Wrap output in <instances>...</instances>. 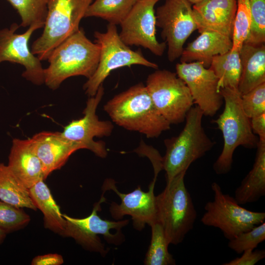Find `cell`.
<instances>
[{"label":"cell","mask_w":265,"mask_h":265,"mask_svg":"<svg viewBox=\"0 0 265 265\" xmlns=\"http://www.w3.org/2000/svg\"><path fill=\"white\" fill-rule=\"evenodd\" d=\"M184 49L181 62H202L209 68L213 57L230 51L232 47V38L218 32L205 30Z\"/></svg>","instance_id":"obj_20"},{"label":"cell","mask_w":265,"mask_h":265,"mask_svg":"<svg viewBox=\"0 0 265 265\" xmlns=\"http://www.w3.org/2000/svg\"><path fill=\"white\" fill-rule=\"evenodd\" d=\"M158 1H159V0H158Z\"/></svg>","instance_id":"obj_40"},{"label":"cell","mask_w":265,"mask_h":265,"mask_svg":"<svg viewBox=\"0 0 265 265\" xmlns=\"http://www.w3.org/2000/svg\"><path fill=\"white\" fill-rule=\"evenodd\" d=\"M135 152L149 159L154 168V174L158 175L159 172L162 170V157L160 156L158 151L142 141L139 147L135 150Z\"/></svg>","instance_id":"obj_35"},{"label":"cell","mask_w":265,"mask_h":265,"mask_svg":"<svg viewBox=\"0 0 265 265\" xmlns=\"http://www.w3.org/2000/svg\"><path fill=\"white\" fill-rule=\"evenodd\" d=\"M30 139L41 163L44 180L52 172L60 169L75 152L83 149L80 144L67 139L59 132H41Z\"/></svg>","instance_id":"obj_17"},{"label":"cell","mask_w":265,"mask_h":265,"mask_svg":"<svg viewBox=\"0 0 265 265\" xmlns=\"http://www.w3.org/2000/svg\"><path fill=\"white\" fill-rule=\"evenodd\" d=\"M253 132L257 135L259 140L265 141V113L250 118Z\"/></svg>","instance_id":"obj_37"},{"label":"cell","mask_w":265,"mask_h":265,"mask_svg":"<svg viewBox=\"0 0 265 265\" xmlns=\"http://www.w3.org/2000/svg\"><path fill=\"white\" fill-rule=\"evenodd\" d=\"M145 86L155 107L171 125L185 120L194 103L188 88L176 73L157 69L148 76Z\"/></svg>","instance_id":"obj_9"},{"label":"cell","mask_w":265,"mask_h":265,"mask_svg":"<svg viewBox=\"0 0 265 265\" xmlns=\"http://www.w3.org/2000/svg\"><path fill=\"white\" fill-rule=\"evenodd\" d=\"M6 233L0 229V243H1L6 237Z\"/></svg>","instance_id":"obj_38"},{"label":"cell","mask_w":265,"mask_h":265,"mask_svg":"<svg viewBox=\"0 0 265 265\" xmlns=\"http://www.w3.org/2000/svg\"><path fill=\"white\" fill-rule=\"evenodd\" d=\"M19 25L14 23L9 28L0 30V63L4 61L23 65L22 76L34 84L44 83V69L41 60L30 50L28 42L32 33L40 28L36 25L30 26L23 33L16 32Z\"/></svg>","instance_id":"obj_15"},{"label":"cell","mask_w":265,"mask_h":265,"mask_svg":"<svg viewBox=\"0 0 265 265\" xmlns=\"http://www.w3.org/2000/svg\"><path fill=\"white\" fill-rule=\"evenodd\" d=\"M63 263L62 257L57 254H48L35 257L31 264L33 265H59Z\"/></svg>","instance_id":"obj_36"},{"label":"cell","mask_w":265,"mask_h":265,"mask_svg":"<svg viewBox=\"0 0 265 265\" xmlns=\"http://www.w3.org/2000/svg\"><path fill=\"white\" fill-rule=\"evenodd\" d=\"M19 14L23 27L44 26L49 0H6Z\"/></svg>","instance_id":"obj_28"},{"label":"cell","mask_w":265,"mask_h":265,"mask_svg":"<svg viewBox=\"0 0 265 265\" xmlns=\"http://www.w3.org/2000/svg\"><path fill=\"white\" fill-rule=\"evenodd\" d=\"M156 26L167 46V58L174 62L181 57L184 45L193 31L197 30L192 4L188 0H165L155 12Z\"/></svg>","instance_id":"obj_11"},{"label":"cell","mask_w":265,"mask_h":265,"mask_svg":"<svg viewBox=\"0 0 265 265\" xmlns=\"http://www.w3.org/2000/svg\"><path fill=\"white\" fill-rule=\"evenodd\" d=\"M104 109L117 125L147 138L158 137L170 128L171 124L158 111L141 82L113 97Z\"/></svg>","instance_id":"obj_1"},{"label":"cell","mask_w":265,"mask_h":265,"mask_svg":"<svg viewBox=\"0 0 265 265\" xmlns=\"http://www.w3.org/2000/svg\"><path fill=\"white\" fill-rule=\"evenodd\" d=\"M211 188L214 198L204 206L205 212L201 220L204 225L218 228L230 240L265 221V212L242 207L234 197L224 193L217 183L213 182Z\"/></svg>","instance_id":"obj_8"},{"label":"cell","mask_w":265,"mask_h":265,"mask_svg":"<svg viewBox=\"0 0 265 265\" xmlns=\"http://www.w3.org/2000/svg\"><path fill=\"white\" fill-rule=\"evenodd\" d=\"M138 0H95L88 6L84 17H99L109 24L120 25Z\"/></svg>","instance_id":"obj_26"},{"label":"cell","mask_w":265,"mask_h":265,"mask_svg":"<svg viewBox=\"0 0 265 265\" xmlns=\"http://www.w3.org/2000/svg\"><path fill=\"white\" fill-rule=\"evenodd\" d=\"M103 191L100 200L94 206L91 213L83 218L70 217L62 214L66 220V226L61 236L71 237L85 249L105 256L107 252L99 236L102 235L109 244L119 245L124 240L121 232L113 234L111 230L121 231L129 222L128 219L109 221L102 219L98 214L101 205L106 201Z\"/></svg>","instance_id":"obj_10"},{"label":"cell","mask_w":265,"mask_h":265,"mask_svg":"<svg viewBox=\"0 0 265 265\" xmlns=\"http://www.w3.org/2000/svg\"><path fill=\"white\" fill-rule=\"evenodd\" d=\"M151 239L144 261L145 265H174L176 261L168 251L169 242L162 225L156 221L150 225Z\"/></svg>","instance_id":"obj_27"},{"label":"cell","mask_w":265,"mask_h":265,"mask_svg":"<svg viewBox=\"0 0 265 265\" xmlns=\"http://www.w3.org/2000/svg\"><path fill=\"white\" fill-rule=\"evenodd\" d=\"M251 26L244 43L253 45L265 44V0H249Z\"/></svg>","instance_id":"obj_30"},{"label":"cell","mask_w":265,"mask_h":265,"mask_svg":"<svg viewBox=\"0 0 265 265\" xmlns=\"http://www.w3.org/2000/svg\"><path fill=\"white\" fill-rule=\"evenodd\" d=\"M241 104L249 118L265 113V82L241 95Z\"/></svg>","instance_id":"obj_33"},{"label":"cell","mask_w":265,"mask_h":265,"mask_svg":"<svg viewBox=\"0 0 265 265\" xmlns=\"http://www.w3.org/2000/svg\"><path fill=\"white\" fill-rule=\"evenodd\" d=\"M0 200L20 209H37L29 189L3 163H0Z\"/></svg>","instance_id":"obj_24"},{"label":"cell","mask_w":265,"mask_h":265,"mask_svg":"<svg viewBox=\"0 0 265 265\" xmlns=\"http://www.w3.org/2000/svg\"><path fill=\"white\" fill-rule=\"evenodd\" d=\"M29 221V215L20 208L0 200V229L5 233L18 230Z\"/></svg>","instance_id":"obj_32"},{"label":"cell","mask_w":265,"mask_h":265,"mask_svg":"<svg viewBox=\"0 0 265 265\" xmlns=\"http://www.w3.org/2000/svg\"><path fill=\"white\" fill-rule=\"evenodd\" d=\"M237 0H203L192 5L199 33L213 31L232 38Z\"/></svg>","instance_id":"obj_18"},{"label":"cell","mask_w":265,"mask_h":265,"mask_svg":"<svg viewBox=\"0 0 265 265\" xmlns=\"http://www.w3.org/2000/svg\"><path fill=\"white\" fill-rule=\"evenodd\" d=\"M29 191L36 208L44 215L45 227L61 235L66 226V220L44 180L30 187Z\"/></svg>","instance_id":"obj_23"},{"label":"cell","mask_w":265,"mask_h":265,"mask_svg":"<svg viewBox=\"0 0 265 265\" xmlns=\"http://www.w3.org/2000/svg\"><path fill=\"white\" fill-rule=\"evenodd\" d=\"M250 26L249 0H237L232 36V50H240L248 37Z\"/></svg>","instance_id":"obj_29"},{"label":"cell","mask_w":265,"mask_h":265,"mask_svg":"<svg viewBox=\"0 0 265 265\" xmlns=\"http://www.w3.org/2000/svg\"><path fill=\"white\" fill-rule=\"evenodd\" d=\"M192 4H194L203 0H188Z\"/></svg>","instance_id":"obj_39"},{"label":"cell","mask_w":265,"mask_h":265,"mask_svg":"<svg viewBox=\"0 0 265 265\" xmlns=\"http://www.w3.org/2000/svg\"><path fill=\"white\" fill-rule=\"evenodd\" d=\"M224 102V108L218 117L212 120L221 131L224 144L222 152L213 164L218 175L229 173L232 167L233 154L237 148L242 146L248 149L257 148L259 139L252 131L250 118L243 111L241 94L237 89H220Z\"/></svg>","instance_id":"obj_3"},{"label":"cell","mask_w":265,"mask_h":265,"mask_svg":"<svg viewBox=\"0 0 265 265\" xmlns=\"http://www.w3.org/2000/svg\"><path fill=\"white\" fill-rule=\"evenodd\" d=\"M203 113L198 106L192 107L186 116V124L179 134L164 140L166 152L162 157V170L166 182L203 157L215 145L202 126Z\"/></svg>","instance_id":"obj_4"},{"label":"cell","mask_w":265,"mask_h":265,"mask_svg":"<svg viewBox=\"0 0 265 265\" xmlns=\"http://www.w3.org/2000/svg\"><path fill=\"white\" fill-rule=\"evenodd\" d=\"M239 53L241 69L238 89L242 95L265 82V44L244 43Z\"/></svg>","instance_id":"obj_21"},{"label":"cell","mask_w":265,"mask_h":265,"mask_svg":"<svg viewBox=\"0 0 265 265\" xmlns=\"http://www.w3.org/2000/svg\"><path fill=\"white\" fill-rule=\"evenodd\" d=\"M176 71L188 88L194 104L199 107L204 116H214L223 105V99L213 72L198 61L178 63Z\"/></svg>","instance_id":"obj_14"},{"label":"cell","mask_w":265,"mask_h":265,"mask_svg":"<svg viewBox=\"0 0 265 265\" xmlns=\"http://www.w3.org/2000/svg\"><path fill=\"white\" fill-rule=\"evenodd\" d=\"M158 0H138L120 24L119 33L127 46H142L153 54L161 56L166 49L165 42L156 37V19L154 7Z\"/></svg>","instance_id":"obj_13"},{"label":"cell","mask_w":265,"mask_h":265,"mask_svg":"<svg viewBox=\"0 0 265 265\" xmlns=\"http://www.w3.org/2000/svg\"><path fill=\"white\" fill-rule=\"evenodd\" d=\"M95 43L100 48V58L93 75L83 85L85 93L94 96L111 71L125 66L140 65L158 69L157 64L145 58L140 51H134L121 39L116 26L109 24L105 32H94Z\"/></svg>","instance_id":"obj_7"},{"label":"cell","mask_w":265,"mask_h":265,"mask_svg":"<svg viewBox=\"0 0 265 265\" xmlns=\"http://www.w3.org/2000/svg\"><path fill=\"white\" fill-rule=\"evenodd\" d=\"M265 257V250L249 249L242 253L239 257H237L223 265H254Z\"/></svg>","instance_id":"obj_34"},{"label":"cell","mask_w":265,"mask_h":265,"mask_svg":"<svg viewBox=\"0 0 265 265\" xmlns=\"http://www.w3.org/2000/svg\"><path fill=\"white\" fill-rule=\"evenodd\" d=\"M265 240V222L254 227L236 238L229 240V248L238 254H241L246 250L255 249Z\"/></svg>","instance_id":"obj_31"},{"label":"cell","mask_w":265,"mask_h":265,"mask_svg":"<svg viewBox=\"0 0 265 265\" xmlns=\"http://www.w3.org/2000/svg\"><path fill=\"white\" fill-rule=\"evenodd\" d=\"M93 0H49L41 35L31 46V52L41 61L48 60L54 49L78 31Z\"/></svg>","instance_id":"obj_6"},{"label":"cell","mask_w":265,"mask_h":265,"mask_svg":"<svg viewBox=\"0 0 265 265\" xmlns=\"http://www.w3.org/2000/svg\"><path fill=\"white\" fill-rule=\"evenodd\" d=\"M104 94V88L102 84L96 94L89 97L86 102L83 116L72 120L61 132L67 139L80 144L83 149H88L102 158H106L107 155L106 144L102 141H95L94 138L108 136L113 129L110 121H100L96 114Z\"/></svg>","instance_id":"obj_12"},{"label":"cell","mask_w":265,"mask_h":265,"mask_svg":"<svg viewBox=\"0 0 265 265\" xmlns=\"http://www.w3.org/2000/svg\"><path fill=\"white\" fill-rule=\"evenodd\" d=\"M100 48L79 29L64 40L52 52L44 69V83L50 89H57L68 78L82 76L87 79L95 72L100 58Z\"/></svg>","instance_id":"obj_2"},{"label":"cell","mask_w":265,"mask_h":265,"mask_svg":"<svg viewBox=\"0 0 265 265\" xmlns=\"http://www.w3.org/2000/svg\"><path fill=\"white\" fill-rule=\"evenodd\" d=\"M157 177L154 175L148 191H143L139 186L129 193L120 192L113 179L106 180L103 190H113L121 200L119 204L114 202L110 204L109 210L112 217L119 220L124 216L129 215L132 217L134 228L138 231L142 230L146 224L150 226L157 221V210L154 188Z\"/></svg>","instance_id":"obj_16"},{"label":"cell","mask_w":265,"mask_h":265,"mask_svg":"<svg viewBox=\"0 0 265 265\" xmlns=\"http://www.w3.org/2000/svg\"><path fill=\"white\" fill-rule=\"evenodd\" d=\"M252 168L236 188L234 198L241 205L254 203L265 195V141L259 140Z\"/></svg>","instance_id":"obj_22"},{"label":"cell","mask_w":265,"mask_h":265,"mask_svg":"<svg viewBox=\"0 0 265 265\" xmlns=\"http://www.w3.org/2000/svg\"><path fill=\"white\" fill-rule=\"evenodd\" d=\"M218 79L217 88L238 89L241 74L239 51L231 49L214 56L209 67Z\"/></svg>","instance_id":"obj_25"},{"label":"cell","mask_w":265,"mask_h":265,"mask_svg":"<svg viewBox=\"0 0 265 265\" xmlns=\"http://www.w3.org/2000/svg\"><path fill=\"white\" fill-rule=\"evenodd\" d=\"M12 173L28 189L44 180L41 163L30 138H14L7 165Z\"/></svg>","instance_id":"obj_19"},{"label":"cell","mask_w":265,"mask_h":265,"mask_svg":"<svg viewBox=\"0 0 265 265\" xmlns=\"http://www.w3.org/2000/svg\"><path fill=\"white\" fill-rule=\"evenodd\" d=\"M186 171L166 182L164 190L156 196L157 221L162 225L169 244L182 243L193 228L197 211L185 184Z\"/></svg>","instance_id":"obj_5"}]
</instances>
